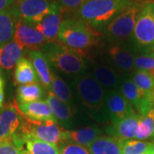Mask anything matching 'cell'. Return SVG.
<instances>
[{
  "instance_id": "obj_1",
  "label": "cell",
  "mask_w": 154,
  "mask_h": 154,
  "mask_svg": "<svg viewBox=\"0 0 154 154\" xmlns=\"http://www.w3.org/2000/svg\"><path fill=\"white\" fill-rule=\"evenodd\" d=\"M99 32L79 18H65L61 24L57 42L88 57L99 41Z\"/></svg>"
},
{
  "instance_id": "obj_2",
  "label": "cell",
  "mask_w": 154,
  "mask_h": 154,
  "mask_svg": "<svg viewBox=\"0 0 154 154\" xmlns=\"http://www.w3.org/2000/svg\"><path fill=\"white\" fill-rule=\"evenodd\" d=\"M136 0H89L76 11V17L100 31Z\"/></svg>"
},
{
  "instance_id": "obj_3",
  "label": "cell",
  "mask_w": 154,
  "mask_h": 154,
  "mask_svg": "<svg viewBox=\"0 0 154 154\" xmlns=\"http://www.w3.org/2000/svg\"><path fill=\"white\" fill-rule=\"evenodd\" d=\"M50 65L56 69L70 75H82L87 65L82 56L59 42L49 43L41 50Z\"/></svg>"
},
{
  "instance_id": "obj_4",
  "label": "cell",
  "mask_w": 154,
  "mask_h": 154,
  "mask_svg": "<svg viewBox=\"0 0 154 154\" xmlns=\"http://www.w3.org/2000/svg\"><path fill=\"white\" fill-rule=\"evenodd\" d=\"M76 93L83 105L94 116H107L105 110V93L104 88L91 75H82L75 82Z\"/></svg>"
},
{
  "instance_id": "obj_5",
  "label": "cell",
  "mask_w": 154,
  "mask_h": 154,
  "mask_svg": "<svg viewBox=\"0 0 154 154\" xmlns=\"http://www.w3.org/2000/svg\"><path fill=\"white\" fill-rule=\"evenodd\" d=\"M143 4L144 2L139 0L134 1L114 17L99 32L114 41H121L131 37Z\"/></svg>"
},
{
  "instance_id": "obj_6",
  "label": "cell",
  "mask_w": 154,
  "mask_h": 154,
  "mask_svg": "<svg viewBox=\"0 0 154 154\" xmlns=\"http://www.w3.org/2000/svg\"><path fill=\"white\" fill-rule=\"evenodd\" d=\"M67 131L57 122L32 121L25 118L17 133L47 143L59 145L67 141Z\"/></svg>"
},
{
  "instance_id": "obj_7",
  "label": "cell",
  "mask_w": 154,
  "mask_h": 154,
  "mask_svg": "<svg viewBox=\"0 0 154 154\" xmlns=\"http://www.w3.org/2000/svg\"><path fill=\"white\" fill-rule=\"evenodd\" d=\"M60 7L56 2L48 0H15L10 9L17 19L35 26Z\"/></svg>"
},
{
  "instance_id": "obj_8",
  "label": "cell",
  "mask_w": 154,
  "mask_h": 154,
  "mask_svg": "<svg viewBox=\"0 0 154 154\" xmlns=\"http://www.w3.org/2000/svg\"><path fill=\"white\" fill-rule=\"evenodd\" d=\"M131 37L134 43L146 52L154 45V2H144Z\"/></svg>"
},
{
  "instance_id": "obj_9",
  "label": "cell",
  "mask_w": 154,
  "mask_h": 154,
  "mask_svg": "<svg viewBox=\"0 0 154 154\" xmlns=\"http://www.w3.org/2000/svg\"><path fill=\"white\" fill-rule=\"evenodd\" d=\"M24 119L16 102L4 105L0 110V142L12 139L19 131Z\"/></svg>"
},
{
  "instance_id": "obj_10",
  "label": "cell",
  "mask_w": 154,
  "mask_h": 154,
  "mask_svg": "<svg viewBox=\"0 0 154 154\" xmlns=\"http://www.w3.org/2000/svg\"><path fill=\"white\" fill-rule=\"evenodd\" d=\"M14 39L28 51L42 49L49 44L47 39L34 25L17 19Z\"/></svg>"
},
{
  "instance_id": "obj_11",
  "label": "cell",
  "mask_w": 154,
  "mask_h": 154,
  "mask_svg": "<svg viewBox=\"0 0 154 154\" xmlns=\"http://www.w3.org/2000/svg\"><path fill=\"white\" fill-rule=\"evenodd\" d=\"M119 91L133 107L136 109L140 116L146 115L149 110L152 109L154 104L152 94L140 90L131 79L124 80L119 87Z\"/></svg>"
},
{
  "instance_id": "obj_12",
  "label": "cell",
  "mask_w": 154,
  "mask_h": 154,
  "mask_svg": "<svg viewBox=\"0 0 154 154\" xmlns=\"http://www.w3.org/2000/svg\"><path fill=\"white\" fill-rule=\"evenodd\" d=\"M105 110L111 124L121 121L134 111L133 105L116 89L105 93Z\"/></svg>"
},
{
  "instance_id": "obj_13",
  "label": "cell",
  "mask_w": 154,
  "mask_h": 154,
  "mask_svg": "<svg viewBox=\"0 0 154 154\" xmlns=\"http://www.w3.org/2000/svg\"><path fill=\"white\" fill-rule=\"evenodd\" d=\"M140 117V114L134 110L121 121L105 127V132L110 136L120 139L122 140L135 139Z\"/></svg>"
},
{
  "instance_id": "obj_14",
  "label": "cell",
  "mask_w": 154,
  "mask_h": 154,
  "mask_svg": "<svg viewBox=\"0 0 154 154\" xmlns=\"http://www.w3.org/2000/svg\"><path fill=\"white\" fill-rule=\"evenodd\" d=\"M12 140L22 147L24 154H59L57 145L24 136L19 133L13 136Z\"/></svg>"
},
{
  "instance_id": "obj_15",
  "label": "cell",
  "mask_w": 154,
  "mask_h": 154,
  "mask_svg": "<svg viewBox=\"0 0 154 154\" xmlns=\"http://www.w3.org/2000/svg\"><path fill=\"white\" fill-rule=\"evenodd\" d=\"M93 75L94 78L105 88H110V90L120 87L122 81L121 74L116 70L114 67L103 62L93 63Z\"/></svg>"
},
{
  "instance_id": "obj_16",
  "label": "cell",
  "mask_w": 154,
  "mask_h": 154,
  "mask_svg": "<svg viewBox=\"0 0 154 154\" xmlns=\"http://www.w3.org/2000/svg\"><path fill=\"white\" fill-rule=\"evenodd\" d=\"M63 8L51 11L40 22L35 25L36 28L45 36L49 43L57 41V37L63 22Z\"/></svg>"
},
{
  "instance_id": "obj_17",
  "label": "cell",
  "mask_w": 154,
  "mask_h": 154,
  "mask_svg": "<svg viewBox=\"0 0 154 154\" xmlns=\"http://www.w3.org/2000/svg\"><path fill=\"white\" fill-rule=\"evenodd\" d=\"M18 105L20 111L27 119L37 122H57L51 107L45 100H38L32 103Z\"/></svg>"
},
{
  "instance_id": "obj_18",
  "label": "cell",
  "mask_w": 154,
  "mask_h": 154,
  "mask_svg": "<svg viewBox=\"0 0 154 154\" xmlns=\"http://www.w3.org/2000/svg\"><path fill=\"white\" fill-rule=\"evenodd\" d=\"M51 107L56 121L63 128H69L72 126L74 119V109L62 102L55 95L48 91L45 100Z\"/></svg>"
},
{
  "instance_id": "obj_19",
  "label": "cell",
  "mask_w": 154,
  "mask_h": 154,
  "mask_svg": "<svg viewBox=\"0 0 154 154\" xmlns=\"http://www.w3.org/2000/svg\"><path fill=\"white\" fill-rule=\"evenodd\" d=\"M26 50L13 38L0 48V68L11 71L22 58Z\"/></svg>"
},
{
  "instance_id": "obj_20",
  "label": "cell",
  "mask_w": 154,
  "mask_h": 154,
  "mask_svg": "<svg viewBox=\"0 0 154 154\" xmlns=\"http://www.w3.org/2000/svg\"><path fill=\"white\" fill-rule=\"evenodd\" d=\"M108 57L120 71L131 72L134 69V56L132 51L122 45H111L107 51Z\"/></svg>"
},
{
  "instance_id": "obj_21",
  "label": "cell",
  "mask_w": 154,
  "mask_h": 154,
  "mask_svg": "<svg viewBox=\"0 0 154 154\" xmlns=\"http://www.w3.org/2000/svg\"><path fill=\"white\" fill-rule=\"evenodd\" d=\"M28 57L37 73L39 82L49 90L51 84V65L42 51L33 50L28 51Z\"/></svg>"
},
{
  "instance_id": "obj_22",
  "label": "cell",
  "mask_w": 154,
  "mask_h": 154,
  "mask_svg": "<svg viewBox=\"0 0 154 154\" xmlns=\"http://www.w3.org/2000/svg\"><path fill=\"white\" fill-rule=\"evenodd\" d=\"M48 94L47 88L41 83H32L22 85L17 88V100L19 105L32 103L41 100Z\"/></svg>"
},
{
  "instance_id": "obj_23",
  "label": "cell",
  "mask_w": 154,
  "mask_h": 154,
  "mask_svg": "<svg viewBox=\"0 0 154 154\" xmlns=\"http://www.w3.org/2000/svg\"><path fill=\"white\" fill-rule=\"evenodd\" d=\"M102 130L98 127H84L75 130L67 131V141L83 146L88 148L101 136Z\"/></svg>"
},
{
  "instance_id": "obj_24",
  "label": "cell",
  "mask_w": 154,
  "mask_h": 154,
  "mask_svg": "<svg viewBox=\"0 0 154 154\" xmlns=\"http://www.w3.org/2000/svg\"><path fill=\"white\" fill-rule=\"evenodd\" d=\"M124 140L112 136H100L88 149L91 154H122Z\"/></svg>"
},
{
  "instance_id": "obj_25",
  "label": "cell",
  "mask_w": 154,
  "mask_h": 154,
  "mask_svg": "<svg viewBox=\"0 0 154 154\" xmlns=\"http://www.w3.org/2000/svg\"><path fill=\"white\" fill-rule=\"evenodd\" d=\"M14 82L19 86L40 83L33 63L28 58L22 57L17 64L14 72Z\"/></svg>"
},
{
  "instance_id": "obj_26",
  "label": "cell",
  "mask_w": 154,
  "mask_h": 154,
  "mask_svg": "<svg viewBox=\"0 0 154 154\" xmlns=\"http://www.w3.org/2000/svg\"><path fill=\"white\" fill-rule=\"evenodd\" d=\"M17 21L11 9L0 12V48L14 38Z\"/></svg>"
},
{
  "instance_id": "obj_27",
  "label": "cell",
  "mask_w": 154,
  "mask_h": 154,
  "mask_svg": "<svg viewBox=\"0 0 154 154\" xmlns=\"http://www.w3.org/2000/svg\"><path fill=\"white\" fill-rule=\"evenodd\" d=\"M48 91L54 94L62 102L74 109V98L71 89L55 71H51V84Z\"/></svg>"
},
{
  "instance_id": "obj_28",
  "label": "cell",
  "mask_w": 154,
  "mask_h": 154,
  "mask_svg": "<svg viewBox=\"0 0 154 154\" xmlns=\"http://www.w3.org/2000/svg\"><path fill=\"white\" fill-rule=\"evenodd\" d=\"M154 135V110L151 109L146 115L140 116L138 125L136 138L138 140H145Z\"/></svg>"
},
{
  "instance_id": "obj_29",
  "label": "cell",
  "mask_w": 154,
  "mask_h": 154,
  "mask_svg": "<svg viewBox=\"0 0 154 154\" xmlns=\"http://www.w3.org/2000/svg\"><path fill=\"white\" fill-rule=\"evenodd\" d=\"M154 143L138 140H124L122 144V154H152Z\"/></svg>"
},
{
  "instance_id": "obj_30",
  "label": "cell",
  "mask_w": 154,
  "mask_h": 154,
  "mask_svg": "<svg viewBox=\"0 0 154 154\" xmlns=\"http://www.w3.org/2000/svg\"><path fill=\"white\" fill-rule=\"evenodd\" d=\"M132 82L136 87L147 94H152L154 89V75L143 70H135L133 74Z\"/></svg>"
},
{
  "instance_id": "obj_31",
  "label": "cell",
  "mask_w": 154,
  "mask_h": 154,
  "mask_svg": "<svg viewBox=\"0 0 154 154\" xmlns=\"http://www.w3.org/2000/svg\"><path fill=\"white\" fill-rule=\"evenodd\" d=\"M134 68L136 70H143L154 75V57L149 54H141L134 57Z\"/></svg>"
},
{
  "instance_id": "obj_32",
  "label": "cell",
  "mask_w": 154,
  "mask_h": 154,
  "mask_svg": "<svg viewBox=\"0 0 154 154\" xmlns=\"http://www.w3.org/2000/svg\"><path fill=\"white\" fill-rule=\"evenodd\" d=\"M59 154H91L87 147L71 141H63L58 145Z\"/></svg>"
},
{
  "instance_id": "obj_33",
  "label": "cell",
  "mask_w": 154,
  "mask_h": 154,
  "mask_svg": "<svg viewBox=\"0 0 154 154\" xmlns=\"http://www.w3.org/2000/svg\"><path fill=\"white\" fill-rule=\"evenodd\" d=\"M0 154H24L22 148L12 139L0 142Z\"/></svg>"
},
{
  "instance_id": "obj_34",
  "label": "cell",
  "mask_w": 154,
  "mask_h": 154,
  "mask_svg": "<svg viewBox=\"0 0 154 154\" xmlns=\"http://www.w3.org/2000/svg\"><path fill=\"white\" fill-rule=\"evenodd\" d=\"M88 1L89 0H55L54 2L59 5L63 9L77 11L81 6L83 5Z\"/></svg>"
},
{
  "instance_id": "obj_35",
  "label": "cell",
  "mask_w": 154,
  "mask_h": 154,
  "mask_svg": "<svg viewBox=\"0 0 154 154\" xmlns=\"http://www.w3.org/2000/svg\"><path fill=\"white\" fill-rule=\"evenodd\" d=\"M14 3L15 0H0V12L10 9Z\"/></svg>"
},
{
  "instance_id": "obj_36",
  "label": "cell",
  "mask_w": 154,
  "mask_h": 154,
  "mask_svg": "<svg viewBox=\"0 0 154 154\" xmlns=\"http://www.w3.org/2000/svg\"><path fill=\"white\" fill-rule=\"evenodd\" d=\"M5 101V94H4V88H0V110L4 106Z\"/></svg>"
},
{
  "instance_id": "obj_37",
  "label": "cell",
  "mask_w": 154,
  "mask_h": 154,
  "mask_svg": "<svg viewBox=\"0 0 154 154\" xmlns=\"http://www.w3.org/2000/svg\"><path fill=\"white\" fill-rule=\"evenodd\" d=\"M147 54H149L150 56H152V57H154V45L147 51Z\"/></svg>"
},
{
  "instance_id": "obj_38",
  "label": "cell",
  "mask_w": 154,
  "mask_h": 154,
  "mask_svg": "<svg viewBox=\"0 0 154 154\" xmlns=\"http://www.w3.org/2000/svg\"><path fill=\"white\" fill-rule=\"evenodd\" d=\"M4 86H5V82L1 77V71H0V88H4Z\"/></svg>"
},
{
  "instance_id": "obj_39",
  "label": "cell",
  "mask_w": 154,
  "mask_h": 154,
  "mask_svg": "<svg viewBox=\"0 0 154 154\" xmlns=\"http://www.w3.org/2000/svg\"><path fill=\"white\" fill-rule=\"evenodd\" d=\"M152 96H153V97H154V89H153V91L152 92Z\"/></svg>"
},
{
  "instance_id": "obj_40",
  "label": "cell",
  "mask_w": 154,
  "mask_h": 154,
  "mask_svg": "<svg viewBox=\"0 0 154 154\" xmlns=\"http://www.w3.org/2000/svg\"><path fill=\"white\" fill-rule=\"evenodd\" d=\"M152 143H154V135L153 137H152Z\"/></svg>"
},
{
  "instance_id": "obj_41",
  "label": "cell",
  "mask_w": 154,
  "mask_h": 154,
  "mask_svg": "<svg viewBox=\"0 0 154 154\" xmlns=\"http://www.w3.org/2000/svg\"><path fill=\"white\" fill-rule=\"evenodd\" d=\"M152 154H154V148H153V151H152Z\"/></svg>"
},
{
  "instance_id": "obj_42",
  "label": "cell",
  "mask_w": 154,
  "mask_h": 154,
  "mask_svg": "<svg viewBox=\"0 0 154 154\" xmlns=\"http://www.w3.org/2000/svg\"><path fill=\"white\" fill-rule=\"evenodd\" d=\"M149 1H152V2H154V0H149Z\"/></svg>"
},
{
  "instance_id": "obj_43",
  "label": "cell",
  "mask_w": 154,
  "mask_h": 154,
  "mask_svg": "<svg viewBox=\"0 0 154 154\" xmlns=\"http://www.w3.org/2000/svg\"><path fill=\"white\" fill-rule=\"evenodd\" d=\"M152 108H153V110H154V104H153V106H152Z\"/></svg>"
},
{
  "instance_id": "obj_44",
  "label": "cell",
  "mask_w": 154,
  "mask_h": 154,
  "mask_svg": "<svg viewBox=\"0 0 154 154\" xmlns=\"http://www.w3.org/2000/svg\"><path fill=\"white\" fill-rule=\"evenodd\" d=\"M146 154H150V153H146Z\"/></svg>"
}]
</instances>
